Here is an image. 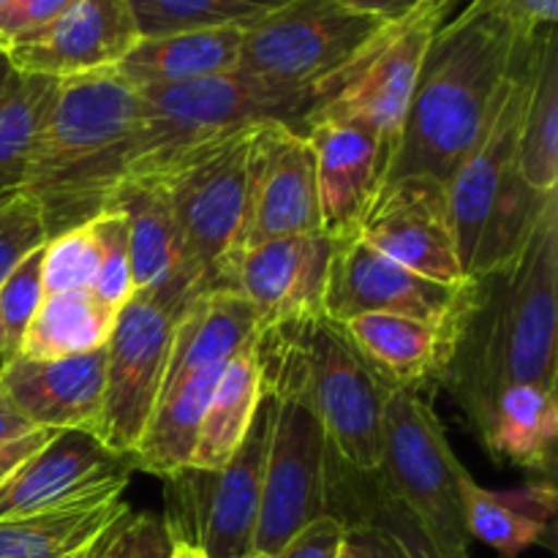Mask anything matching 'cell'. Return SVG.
Listing matches in <instances>:
<instances>
[{"label":"cell","instance_id":"6da1fadb","mask_svg":"<svg viewBox=\"0 0 558 558\" xmlns=\"http://www.w3.org/2000/svg\"><path fill=\"white\" fill-rule=\"evenodd\" d=\"M558 196L545 202L523 248L510 262L469 276L445 330L436 385L450 392L477 430L512 385L556 390Z\"/></svg>","mask_w":558,"mask_h":558},{"label":"cell","instance_id":"7a4b0ae2","mask_svg":"<svg viewBox=\"0 0 558 558\" xmlns=\"http://www.w3.org/2000/svg\"><path fill=\"white\" fill-rule=\"evenodd\" d=\"M529 38L515 33L501 0H469L461 14L441 22L381 183L412 174L450 183L494 118Z\"/></svg>","mask_w":558,"mask_h":558},{"label":"cell","instance_id":"3957f363","mask_svg":"<svg viewBox=\"0 0 558 558\" xmlns=\"http://www.w3.org/2000/svg\"><path fill=\"white\" fill-rule=\"evenodd\" d=\"M140 112V90L114 69L58 80L22 185L41 210L47 240L107 207L131 167Z\"/></svg>","mask_w":558,"mask_h":558},{"label":"cell","instance_id":"277c9868","mask_svg":"<svg viewBox=\"0 0 558 558\" xmlns=\"http://www.w3.org/2000/svg\"><path fill=\"white\" fill-rule=\"evenodd\" d=\"M262 379L298 387L316 417L327 445L360 472L379 469L381 409L390 387L360 354L341 322L325 314L259 327L254 336Z\"/></svg>","mask_w":558,"mask_h":558},{"label":"cell","instance_id":"5b68a950","mask_svg":"<svg viewBox=\"0 0 558 558\" xmlns=\"http://www.w3.org/2000/svg\"><path fill=\"white\" fill-rule=\"evenodd\" d=\"M256 125L223 131L131 178L161 183L183 240L185 267L202 289L227 287L223 272L245 221L248 158Z\"/></svg>","mask_w":558,"mask_h":558},{"label":"cell","instance_id":"8992f818","mask_svg":"<svg viewBox=\"0 0 558 558\" xmlns=\"http://www.w3.org/2000/svg\"><path fill=\"white\" fill-rule=\"evenodd\" d=\"M140 129L125 178L240 125L276 120L303 131L319 104V93L289 90L234 69L189 85L140 90Z\"/></svg>","mask_w":558,"mask_h":558},{"label":"cell","instance_id":"52a82bcc","mask_svg":"<svg viewBox=\"0 0 558 558\" xmlns=\"http://www.w3.org/2000/svg\"><path fill=\"white\" fill-rule=\"evenodd\" d=\"M272 417L276 401L262 387L254 423L243 445L223 466H183L161 477V518L174 545L199 550L205 558H243L254 554Z\"/></svg>","mask_w":558,"mask_h":558},{"label":"cell","instance_id":"ba28073f","mask_svg":"<svg viewBox=\"0 0 558 558\" xmlns=\"http://www.w3.org/2000/svg\"><path fill=\"white\" fill-rule=\"evenodd\" d=\"M463 472L428 396L414 387H390L376 474L450 558H472L458 490Z\"/></svg>","mask_w":558,"mask_h":558},{"label":"cell","instance_id":"9c48e42d","mask_svg":"<svg viewBox=\"0 0 558 558\" xmlns=\"http://www.w3.org/2000/svg\"><path fill=\"white\" fill-rule=\"evenodd\" d=\"M205 289L189 276L158 289H136L118 311L104 347V403L98 439L120 456H134L161 392L174 325Z\"/></svg>","mask_w":558,"mask_h":558},{"label":"cell","instance_id":"30bf717a","mask_svg":"<svg viewBox=\"0 0 558 558\" xmlns=\"http://www.w3.org/2000/svg\"><path fill=\"white\" fill-rule=\"evenodd\" d=\"M452 5L456 0H425L409 16L385 25V31L341 74L330 76L322 85L319 107L308 114V120L338 118L360 120L368 125L381 142L387 172L414 85H417L425 49L441 22H447Z\"/></svg>","mask_w":558,"mask_h":558},{"label":"cell","instance_id":"8fae6325","mask_svg":"<svg viewBox=\"0 0 558 558\" xmlns=\"http://www.w3.org/2000/svg\"><path fill=\"white\" fill-rule=\"evenodd\" d=\"M390 22L336 0H289L243 31L238 69L289 87L316 90L341 74Z\"/></svg>","mask_w":558,"mask_h":558},{"label":"cell","instance_id":"7c38bea8","mask_svg":"<svg viewBox=\"0 0 558 558\" xmlns=\"http://www.w3.org/2000/svg\"><path fill=\"white\" fill-rule=\"evenodd\" d=\"M276 401L267 445L254 554L276 558L283 545L325 515L327 434L308 398L289 381L262 379Z\"/></svg>","mask_w":558,"mask_h":558},{"label":"cell","instance_id":"4fadbf2b","mask_svg":"<svg viewBox=\"0 0 558 558\" xmlns=\"http://www.w3.org/2000/svg\"><path fill=\"white\" fill-rule=\"evenodd\" d=\"M360 240L417 276L463 283L447 185L425 174L387 180L357 221Z\"/></svg>","mask_w":558,"mask_h":558},{"label":"cell","instance_id":"5bb4252c","mask_svg":"<svg viewBox=\"0 0 558 558\" xmlns=\"http://www.w3.org/2000/svg\"><path fill=\"white\" fill-rule=\"evenodd\" d=\"M134 461L87 430H58L0 488V521L123 499Z\"/></svg>","mask_w":558,"mask_h":558},{"label":"cell","instance_id":"9a60e30c","mask_svg":"<svg viewBox=\"0 0 558 558\" xmlns=\"http://www.w3.org/2000/svg\"><path fill=\"white\" fill-rule=\"evenodd\" d=\"M311 232H322V221L308 136L289 123H259L251 142L245 221L234 254L267 240Z\"/></svg>","mask_w":558,"mask_h":558},{"label":"cell","instance_id":"2e32d148","mask_svg":"<svg viewBox=\"0 0 558 558\" xmlns=\"http://www.w3.org/2000/svg\"><path fill=\"white\" fill-rule=\"evenodd\" d=\"M463 283L417 276L349 234L336 240L322 311L341 325L363 314H398L445 327L461 303Z\"/></svg>","mask_w":558,"mask_h":558},{"label":"cell","instance_id":"e0dca14e","mask_svg":"<svg viewBox=\"0 0 558 558\" xmlns=\"http://www.w3.org/2000/svg\"><path fill=\"white\" fill-rule=\"evenodd\" d=\"M332 251L336 240L325 232L267 240L234 254L223 283L254 305L259 327L325 314Z\"/></svg>","mask_w":558,"mask_h":558},{"label":"cell","instance_id":"ac0fdd59","mask_svg":"<svg viewBox=\"0 0 558 558\" xmlns=\"http://www.w3.org/2000/svg\"><path fill=\"white\" fill-rule=\"evenodd\" d=\"M129 0H74L52 25L5 52L11 69L49 80L114 69L140 41Z\"/></svg>","mask_w":558,"mask_h":558},{"label":"cell","instance_id":"d6986e66","mask_svg":"<svg viewBox=\"0 0 558 558\" xmlns=\"http://www.w3.org/2000/svg\"><path fill=\"white\" fill-rule=\"evenodd\" d=\"M303 134L314 150L322 232L332 240L349 238L385 174L379 136L360 120L338 118L308 120Z\"/></svg>","mask_w":558,"mask_h":558},{"label":"cell","instance_id":"ffe728a7","mask_svg":"<svg viewBox=\"0 0 558 558\" xmlns=\"http://www.w3.org/2000/svg\"><path fill=\"white\" fill-rule=\"evenodd\" d=\"M104 349L60 360L16 357L0 365V390L36 428L98 434Z\"/></svg>","mask_w":558,"mask_h":558},{"label":"cell","instance_id":"44dd1931","mask_svg":"<svg viewBox=\"0 0 558 558\" xmlns=\"http://www.w3.org/2000/svg\"><path fill=\"white\" fill-rule=\"evenodd\" d=\"M458 490L469 539H480L501 558H518L537 545L554 550L558 496L550 480L494 490L463 472Z\"/></svg>","mask_w":558,"mask_h":558},{"label":"cell","instance_id":"7402d4cb","mask_svg":"<svg viewBox=\"0 0 558 558\" xmlns=\"http://www.w3.org/2000/svg\"><path fill=\"white\" fill-rule=\"evenodd\" d=\"M240 44L243 27H210L140 38L114 71L134 90L189 85L238 69Z\"/></svg>","mask_w":558,"mask_h":558},{"label":"cell","instance_id":"603a6c76","mask_svg":"<svg viewBox=\"0 0 558 558\" xmlns=\"http://www.w3.org/2000/svg\"><path fill=\"white\" fill-rule=\"evenodd\" d=\"M371 368L387 387L425 390L436 385L445 363V330L398 314H363L343 322Z\"/></svg>","mask_w":558,"mask_h":558},{"label":"cell","instance_id":"cb8c5ba5","mask_svg":"<svg viewBox=\"0 0 558 558\" xmlns=\"http://www.w3.org/2000/svg\"><path fill=\"white\" fill-rule=\"evenodd\" d=\"M107 207L123 213L129 227L131 272L136 289L167 287L180 276L194 278L185 267L183 240L161 183L150 178H125L109 196Z\"/></svg>","mask_w":558,"mask_h":558},{"label":"cell","instance_id":"d4e9b609","mask_svg":"<svg viewBox=\"0 0 558 558\" xmlns=\"http://www.w3.org/2000/svg\"><path fill=\"white\" fill-rule=\"evenodd\" d=\"M474 436L496 461L550 474L558 439L556 390L539 385L507 387Z\"/></svg>","mask_w":558,"mask_h":558},{"label":"cell","instance_id":"484cf974","mask_svg":"<svg viewBox=\"0 0 558 558\" xmlns=\"http://www.w3.org/2000/svg\"><path fill=\"white\" fill-rule=\"evenodd\" d=\"M325 512L347 523L365 521L385 529L407 558H450L439 548L428 529L407 510L398 496L387 490L376 472H360L332 452L327 445L325 466Z\"/></svg>","mask_w":558,"mask_h":558},{"label":"cell","instance_id":"4316f807","mask_svg":"<svg viewBox=\"0 0 558 558\" xmlns=\"http://www.w3.org/2000/svg\"><path fill=\"white\" fill-rule=\"evenodd\" d=\"M262 401V368L254 338L223 365L221 379L202 414L194 456L189 466L218 469L234 456L248 434Z\"/></svg>","mask_w":558,"mask_h":558},{"label":"cell","instance_id":"83f0119b","mask_svg":"<svg viewBox=\"0 0 558 558\" xmlns=\"http://www.w3.org/2000/svg\"><path fill=\"white\" fill-rule=\"evenodd\" d=\"M123 499L0 521V558H76L123 512Z\"/></svg>","mask_w":558,"mask_h":558},{"label":"cell","instance_id":"f1b7e54d","mask_svg":"<svg viewBox=\"0 0 558 558\" xmlns=\"http://www.w3.org/2000/svg\"><path fill=\"white\" fill-rule=\"evenodd\" d=\"M118 311L109 308L93 289L44 294L22 341L20 357L60 360L107 347Z\"/></svg>","mask_w":558,"mask_h":558},{"label":"cell","instance_id":"f546056e","mask_svg":"<svg viewBox=\"0 0 558 558\" xmlns=\"http://www.w3.org/2000/svg\"><path fill=\"white\" fill-rule=\"evenodd\" d=\"M518 172L539 194L558 185V38L545 36L534 60L518 134Z\"/></svg>","mask_w":558,"mask_h":558},{"label":"cell","instance_id":"4dcf8cb0","mask_svg":"<svg viewBox=\"0 0 558 558\" xmlns=\"http://www.w3.org/2000/svg\"><path fill=\"white\" fill-rule=\"evenodd\" d=\"M58 80L38 74H14L0 93V196L22 191L31 163L33 142L52 104Z\"/></svg>","mask_w":558,"mask_h":558},{"label":"cell","instance_id":"1f68e13d","mask_svg":"<svg viewBox=\"0 0 558 558\" xmlns=\"http://www.w3.org/2000/svg\"><path fill=\"white\" fill-rule=\"evenodd\" d=\"M289 0H129L142 38L210 27H251Z\"/></svg>","mask_w":558,"mask_h":558},{"label":"cell","instance_id":"d6a6232c","mask_svg":"<svg viewBox=\"0 0 558 558\" xmlns=\"http://www.w3.org/2000/svg\"><path fill=\"white\" fill-rule=\"evenodd\" d=\"M41 248L31 251L0 283V365L22 354L25 332L44 300Z\"/></svg>","mask_w":558,"mask_h":558},{"label":"cell","instance_id":"836d02e7","mask_svg":"<svg viewBox=\"0 0 558 558\" xmlns=\"http://www.w3.org/2000/svg\"><path fill=\"white\" fill-rule=\"evenodd\" d=\"M90 232L98 245V276L93 283V294L120 311L134 298V272H131L129 227L123 213L114 207H104L96 218H90Z\"/></svg>","mask_w":558,"mask_h":558},{"label":"cell","instance_id":"e575fe53","mask_svg":"<svg viewBox=\"0 0 558 558\" xmlns=\"http://www.w3.org/2000/svg\"><path fill=\"white\" fill-rule=\"evenodd\" d=\"M98 276V245L90 223L49 238L41 248L44 294L93 289Z\"/></svg>","mask_w":558,"mask_h":558},{"label":"cell","instance_id":"d590c367","mask_svg":"<svg viewBox=\"0 0 558 558\" xmlns=\"http://www.w3.org/2000/svg\"><path fill=\"white\" fill-rule=\"evenodd\" d=\"M174 543L156 512L129 510L76 558H172Z\"/></svg>","mask_w":558,"mask_h":558},{"label":"cell","instance_id":"8d00e7d4","mask_svg":"<svg viewBox=\"0 0 558 558\" xmlns=\"http://www.w3.org/2000/svg\"><path fill=\"white\" fill-rule=\"evenodd\" d=\"M47 243L41 210L25 191L0 196V283L31 251Z\"/></svg>","mask_w":558,"mask_h":558},{"label":"cell","instance_id":"74e56055","mask_svg":"<svg viewBox=\"0 0 558 558\" xmlns=\"http://www.w3.org/2000/svg\"><path fill=\"white\" fill-rule=\"evenodd\" d=\"M74 0H9L0 9V52L27 41L52 25Z\"/></svg>","mask_w":558,"mask_h":558},{"label":"cell","instance_id":"f35d334b","mask_svg":"<svg viewBox=\"0 0 558 558\" xmlns=\"http://www.w3.org/2000/svg\"><path fill=\"white\" fill-rule=\"evenodd\" d=\"M347 543V529L338 518L319 515L308 526L300 529L281 548L276 558H338Z\"/></svg>","mask_w":558,"mask_h":558},{"label":"cell","instance_id":"ab89813d","mask_svg":"<svg viewBox=\"0 0 558 558\" xmlns=\"http://www.w3.org/2000/svg\"><path fill=\"white\" fill-rule=\"evenodd\" d=\"M507 20L521 36H543L556 31L558 0H501Z\"/></svg>","mask_w":558,"mask_h":558},{"label":"cell","instance_id":"60d3db41","mask_svg":"<svg viewBox=\"0 0 558 558\" xmlns=\"http://www.w3.org/2000/svg\"><path fill=\"white\" fill-rule=\"evenodd\" d=\"M58 430H47V428H36L31 434L20 436V439L9 441V445L0 447V488L11 480V474L22 466L31 456H36L44 445H47Z\"/></svg>","mask_w":558,"mask_h":558},{"label":"cell","instance_id":"b9f144b4","mask_svg":"<svg viewBox=\"0 0 558 558\" xmlns=\"http://www.w3.org/2000/svg\"><path fill=\"white\" fill-rule=\"evenodd\" d=\"M336 3L347 5L357 14L376 16L381 22H398L412 14V11H417L425 0H336Z\"/></svg>","mask_w":558,"mask_h":558},{"label":"cell","instance_id":"7bdbcfd3","mask_svg":"<svg viewBox=\"0 0 558 558\" xmlns=\"http://www.w3.org/2000/svg\"><path fill=\"white\" fill-rule=\"evenodd\" d=\"M31 430H36V425H33L27 417H22V414L16 412L14 403L9 401V396L0 390V447L20 439V436L31 434Z\"/></svg>","mask_w":558,"mask_h":558},{"label":"cell","instance_id":"ee69618b","mask_svg":"<svg viewBox=\"0 0 558 558\" xmlns=\"http://www.w3.org/2000/svg\"><path fill=\"white\" fill-rule=\"evenodd\" d=\"M14 74V69H11L9 58H5V52H0V93H3L5 82H9V76Z\"/></svg>","mask_w":558,"mask_h":558},{"label":"cell","instance_id":"f6af8a7d","mask_svg":"<svg viewBox=\"0 0 558 558\" xmlns=\"http://www.w3.org/2000/svg\"><path fill=\"white\" fill-rule=\"evenodd\" d=\"M172 558H205V556H202L199 550H194V548H185V545H174Z\"/></svg>","mask_w":558,"mask_h":558},{"label":"cell","instance_id":"bcb514c9","mask_svg":"<svg viewBox=\"0 0 558 558\" xmlns=\"http://www.w3.org/2000/svg\"><path fill=\"white\" fill-rule=\"evenodd\" d=\"M338 558H354V554H352V550H349V548H347V543H343V550H341V556H338Z\"/></svg>","mask_w":558,"mask_h":558},{"label":"cell","instance_id":"7dc6e473","mask_svg":"<svg viewBox=\"0 0 558 558\" xmlns=\"http://www.w3.org/2000/svg\"><path fill=\"white\" fill-rule=\"evenodd\" d=\"M243 558H267V556H262V554H248V556H243Z\"/></svg>","mask_w":558,"mask_h":558},{"label":"cell","instance_id":"c3c4849f","mask_svg":"<svg viewBox=\"0 0 558 558\" xmlns=\"http://www.w3.org/2000/svg\"><path fill=\"white\" fill-rule=\"evenodd\" d=\"M5 3H9V0H0V9H3V5H5Z\"/></svg>","mask_w":558,"mask_h":558}]
</instances>
